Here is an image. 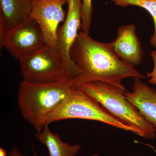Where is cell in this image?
<instances>
[{
  "instance_id": "obj_1",
  "label": "cell",
  "mask_w": 156,
  "mask_h": 156,
  "mask_svg": "<svg viewBox=\"0 0 156 156\" xmlns=\"http://www.w3.org/2000/svg\"><path fill=\"white\" fill-rule=\"evenodd\" d=\"M70 56L80 72L77 83L101 81L126 90L122 84L123 79L146 78L117 57L107 43L98 41L82 31L73 44Z\"/></svg>"
},
{
  "instance_id": "obj_2",
  "label": "cell",
  "mask_w": 156,
  "mask_h": 156,
  "mask_svg": "<svg viewBox=\"0 0 156 156\" xmlns=\"http://www.w3.org/2000/svg\"><path fill=\"white\" fill-rule=\"evenodd\" d=\"M76 81L47 84L20 83L17 103L23 119L41 132L49 118L66 99L75 87Z\"/></svg>"
},
{
  "instance_id": "obj_3",
  "label": "cell",
  "mask_w": 156,
  "mask_h": 156,
  "mask_svg": "<svg viewBox=\"0 0 156 156\" xmlns=\"http://www.w3.org/2000/svg\"><path fill=\"white\" fill-rule=\"evenodd\" d=\"M76 86L116 119L131 128L133 133L145 139L155 138V128L125 97L127 90L101 81L83 82Z\"/></svg>"
},
{
  "instance_id": "obj_4",
  "label": "cell",
  "mask_w": 156,
  "mask_h": 156,
  "mask_svg": "<svg viewBox=\"0 0 156 156\" xmlns=\"http://www.w3.org/2000/svg\"><path fill=\"white\" fill-rule=\"evenodd\" d=\"M19 62L23 82L47 84L71 80L61 56L46 44L35 53L19 59Z\"/></svg>"
},
{
  "instance_id": "obj_5",
  "label": "cell",
  "mask_w": 156,
  "mask_h": 156,
  "mask_svg": "<svg viewBox=\"0 0 156 156\" xmlns=\"http://www.w3.org/2000/svg\"><path fill=\"white\" fill-rule=\"evenodd\" d=\"M68 119L98 121L132 132L131 128L112 116L96 101L78 89L76 85L61 106L50 116L47 125Z\"/></svg>"
},
{
  "instance_id": "obj_6",
  "label": "cell",
  "mask_w": 156,
  "mask_h": 156,
  "mask_svg": "<svg viewBox=\"0 0 156 156\" xmlns=\"http://www.w3.org/2000/svg\"><path fill=\"white\" fill-rule=\"evenodd\" d=\"M45 44L41 28L30 17L14 29L0 34L1 48H5L18 60L35 53Z\"/></svg>"
},
{
  "instance_id": "obj_7",
  "label": "cell",
  "mask_w": 156,
  "mask_h": 156,
  "mask_svg": "<svg viewBox=\"0 0 156 156\" xmlns=\"http://www.w3.org/2000/svg\"><path fill=\"white\" fill-rule=\"evenodd\" d=\"M68 11L64 23L57 32L56 51L61 56L69 78L77 83L80 72L70 56L71 49L81 27L82 0H67Z\"/></svg>"
},
{
  "instance_id": "obj_8",
  "label": "cell",
  "mask_w": 156,
  "mask_h": 156,
  "mask_svg": "<svg viewBox=\"0 0 156 156\" xmlns=\"http://www.w3.org/2000/svg\"><path fill=\"white\" fill-rule=\"evenodd\" d=\"M67 0H31L30 17L41 28L45 44L56 50L58 25L64 20Z\"/></svg>"
},
{
  "instance_id": "obj_9",
  "label": "cell",
  "mask_w": 156,
  "mask_h": 156,
  "mask_svg": "<svg viewBox=\"0 0 156 156\" xmlns=\"http://www.w3.org/2000/svg\"><path fill=\"white\" fill-rule=\"evenodd\" d=\"M135 24L120 27L114 41L107 43L118 58L132 66L139 65L142 61L143 50L136 34Z\"/></svg>"
},
{
  "instance_id": "obj_10",
  "label": "cell",
  "mask_w": 156,
  "mask_h": 156,
  "mask_svg": "<svg viewBox=\"0 0 156 156\" xmlns=\"http://www.w3.org/2000/svg\"><path fill=\"white\" fill-rule=\"evenodd\" d=\"M141 79L134 78L132 91L125 92V97L156 131V89L151 88Z\"/></svg>"
},
{
  "instance_id": "obj_11",
  "label": "cell",
  "mask_w": 156,
  "mask_h": 156,
  "mask_svg": "<svg viewBox=\"0 0 156 156\" xmlns=\"http://www.w3.org/2000/svg\"><path fill=\"white\" fill-rule=\"evenodd\" d=\"M31 0H0V34L16 28L30 17Z\"/></svg>"
},
{
  "instance_id": "obj_12",
  "label": "cell",
  "mask_w": 156,
  "mask_h": 156,
  "mask_svg": "<svg viewBox=\"0 0 156 156\" xmlns=\"http://www.w3.org/2000/svg\"><path fill=\"white\" fill-rule=\"evenodd\" d=\"M34 136L42 144L46 146L49 156H75L81 148L78 144L71 145L63 142L58 134H54L46 125L41 132H36Z\"/></svg>"
},
{
  "instance_id": "obj_13",
  "label": "cell",
  "mask_w": 156,
  "mask_h": 156,
  "mask_svg": "<svg viewBox=\"0 0 156 156\" xmlns=\"http://www.w3.org/2000/svg\"><path fill=\"white\" fill-rule=\"evenodd\" d=\"M116 5L122 8L129 6H137L145 9L152 17L154 33L150 39L151 44L156 48V0H110Z\"/></svg>"
},
{
  "instance_id": "obj_14",
  "label": "cell",
  "mask_w": 156,
  "mask_h": 156,
  "mask_svg": "<svg viewBox=\"0 0 156 156\" xmlns=\"http://www.w3.org/2000/svg\"><path fill=\"white\" fill-rule=\"evenodd\" d=\"M93 13L92 0H82L81 5V31L89 34Z\"/></svg>"
},
{
  "instance_id": "obj_15",
  "label": "cell",
  "mask_w": 156,
  "mask_h": 156,
  "mask_svg": "<svg viewBox=\"0 0 156 156\" xmlns=\"http://www.w3.org/2000/svg\"><path fill=\"white\" fill-rule=\"evenodd\" d=\"M151 56L154 62V68L151 72H147L146 75L147 77L149 78V82L150 83L156 86V50L151 53Z\"/></svg>"
},
{
  "instance_id": "obj_16",
  "label": "cell",
  "mask_w": 156,
  "mask_h": 156,
  "mask_svg": "<svg viewBox=\"0 0 156 156\" xmlns=\"http://www.w3.org/2000/svg\"><path fill=\"white\" fill-rule=\"evenodd\" d=\"M9 156H26L23 155L20 153V151L17 148H13L8 154Z\"/></svg>"
},
{
  "instance_id": "obj_17",
  "label": "cell",
  "mask_w": 156,
  "mask_h": 156,
  "mask_svg": "<svg viewBox=\"0 0 156 156\" xmlns=\"http://www.w3.org/2000/svg\"><path fill=\"white\" fill-rule=\"evenodd\" d=\"M0 156H7V151L5 149L0 148Z\"/></svg>"
},
{
  "instance_id": "obj_18",
  "label": "cell",
  "mask_w": 156,
  "mask_h": 156,
  "mask_svg": "<svg viewBox=\"0 0 156 156\" xmlns=\"http://www.w3.org/2000/svg\"><path fill=\"white\" fill-rule=\"evenodd\" d=\"M32 150L33 156H38L36 151L34 147V145H33V144L32 145Z\"/></svg>"
},
{
  "instance_id": "obj_19",
  "label": "cell",
  "mask_w": 156,
  "mask_h": 156,
  "mask_svg": "<svg viewBox=\"0 0 156 156\" xmlns=\"http://www.w3.org/2000/svg\"><path fill=\"white\" fill-rule=\"evenodd\" d=\"M92 156H98L97 154H94L93 155H92Z\"/></svg>"
}]
</instances>
